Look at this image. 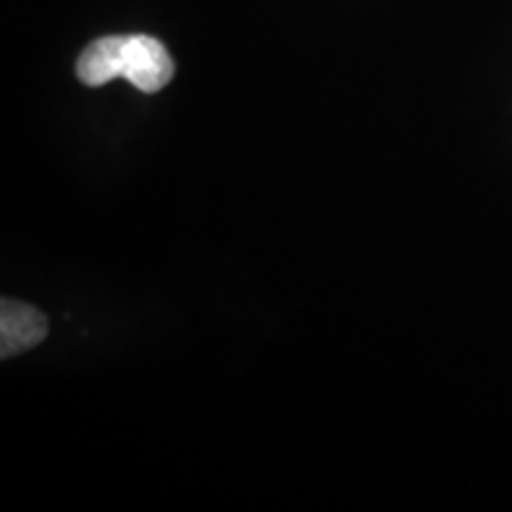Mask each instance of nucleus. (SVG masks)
I'll list each match as a JSON object with an SVG mask.
<instances>
[{
    "mask_svg": "<svg viewBox=\"0 0 512 512\" xmlns=\"http://www.w3.org/2000/svg\"><path fill=\"white\" fill-rule=\"evenodd\" d=\"M48 335V320L34 306L3 299L0 306V354L10 358L36 347Z\"/></svg>",
    "mask_w": 512,
    "mask_h": 512,
    "instance_id": "f03ea898",
    "label": "nucleus"
},
{
    "mask_svg": "<svg viewBox=\"0 0 512 512\" xmlns=\"http://www.w3.org/2000/svg\"><path fill=\"white\" fill-rule=\"evenodd\" d=\"M121 76L131 81L138 91L157 93L174 76V60L157 38L128 34L124 36V50H121Z\"/></svg>",
    "mask_w": 512,
    "mask_h": 512,
    "instance_id": "f257e3e1",
    "label": "nucleus"
},
{
    "mask_svg": "<svg viewBox=\"0 0 512 512\" xmlns=\"http://www.w3.org/2000/svg\"><path fill=\"white\" fill-rule=\"evenodd\" d=\"M121 50H124V36H105L93 41L76 62V74H79L81 83L98 88L112 79H119Z\"/></svg>",
    "mask_w": 512,
    "mask_h": 512,
    "instance_id": "7ed1b4c3",
    "label": "nucleus"
}]
</instances>
